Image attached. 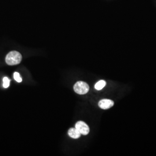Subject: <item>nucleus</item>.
<instances>
[{
	"instance_id": "f257e3e1",
	"label": "nucleus",
	"mask_w": 156,
	"mask_h": 156,
	"mask_svg": "<svg viewBox=\"0 0 156 156\" xmlns=\"http://www.w3.org/2000/svg\"><path fill=\"white\" fill-rule=\"evenodd\" d=\"M22 59L21 54L17 51H12L9 52L6 56L5 61L8 65H14L19 64Z\"/></svg>"
},
{
	"instance_id": "f03ea898",
	"label": "nucleus",
	"mask_w": 156,
	"mask_h": 156,
	"mask_svg": "<svg viewBox=\"0 0 156 156\" xmlns=\"http://www.w3.org/2000/svg\"><path fill=\"white\" fill-rule=\"evenodd\" d=\"M73 89L75 93L78 94H85L89 90V86L87 83L82 81L76 82L73 86Z\"/></svg>"
},
{
	"instance_id": "7ed1b4c3",
	"label": "nucleus",
	"mask_w": 156,
	"mask_h": 156,
	"mask_svg": "<svg viewBox=\"0 0 156 156\" xmlns=\"http://www.w3.org/2000/svg\"><path fill=\"white\" fill-rule=\"evenodd\" d=\"M75 128L80 132L81 135H86L89 133L90 128L84 121H78L75 124Z\"/></svg>"
},
{
	"instance_id": "20e7f679",
	"label": "nucleus",
	"mask_w": 156,
	"mask_h": 156,
	"mask_svg": "<svg viewBox=\"0 0 156 156\" xmlns=\"http://www.w3.org/2000/svg\"><path fill=\"white\" fill-rule=\"evenodd\" d=\"M114 102L111 99H104L98 102L99 108L102 109H108L114 106Z\"/></svg>"
},
{
	"instance_id": "39448f33",
	"label": "nucleus",
	"mask_w": 156,
	"mask_h": 156,
	"mask_svg": "<svg viewBox=\"0 0 156 156\" xmlns=\"http://www.w3.org/2000/svg\"><path fill=\"white\" fill-rule=\"evenodd\" d=\"M68 133L69 136L73 139H78L81 135L80 132L76 128H71L68 130Z\"/></svg>"
},
{
	"instance_id": "423d86ee",
	"label": "nucleus",
	"mask_w": 156,
	"mask_h": 156,
	"mask_svg": "<svg viewBox=\"0 0 156 156\" xmlns=\"http://www.w3.org/2000/svg\"><path fill=\"white\" fill-rule=\"evenodd\" d=\"M106 83L105 81L101 80L95 85V88L97 90H101L106 86Z\"/></svg>"
},
{
	"instance_id": "0eeeda50",
	"label": "nucleus",
	"mask_w": 156,
	"mask_h": 156,
	"mask_svg": "<svg viewBox=\"0 0 156 156\" xmlns=\"http://www.w3.org/2000/svg\"><path fill=\"white\" fill-rule=\"evenodd\" d=\"M10 85V79L8 77H4L3 79V87L8 88Z\"/></svg>"
},
{
	"instance_id": "6e6552de",
	"label": "nucleus",
	"mask_w": 156,
	"mask_h": 156,
	"mask_svg": "<svg viewBox=\"0 0 156 156\" xmlns=\"http://www.w3.org/2000/svg\"><path fill=\"white\" fill-rule=\"evenodd\" d=\"M14 80L16 82H17L19 83L22 82V79L20 77V74L18 72H14Z\"/></svg>"
}]
</instances>
